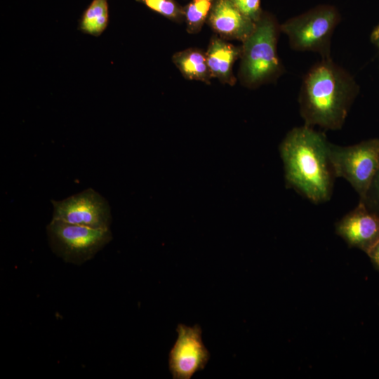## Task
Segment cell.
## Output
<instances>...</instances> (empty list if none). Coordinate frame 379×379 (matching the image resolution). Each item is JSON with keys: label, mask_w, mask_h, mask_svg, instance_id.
Returning a JSON list of instances; mask_svg holds the SVG:
<instances>
[{"label": "cell", "mask_w": 379, "mask_h": 379, "mask_svg": "<svg viewBox=\"0 0 379 379\" xmlns=\"http://www.w3.org/2000/svg\"><path fill=\"white\" fill-rule=\"evenodd\" d=\"M325 135L306 125L291 130L280 145L286 183L314 203L329 200L335 177Z\"/></svg>", "instance_id": "1"}, {"label": "cell", "mask_w": 379, "mask_h": 379, "mask_svg": "<svg viewBox=\"0 0 379 379\" xmlns=\"http://www.w3.org/2000/svg\"><path fill=\"white\" fill-rule=\"evenodd\" d=\"M358 93L353 77L331 59H322L305 75L299 97L305 125L342 128Z\"/></svg>", "instance_id": "2"}, {"label": "cell", "mask_w": 379, "mask_h": 379, "mask_svg": "<svg viewBox=\"0 0 379 379\" xmlns=\"http://www.w3.org/2000/svg\"><path fill=\"white\" fill-rule=\"evenodd\" d=\"M277 31L274 20L261 15L254 31L243 41L241 74L246 84L255 86L280 73L281 65L277 53Z\"/></svg>", "instance_id": "3"}, {"label": "cell", "mask_w": 379, "mask_h": 379, "mask_svg": "<svg viewBox=\"0 0 379 379\" xmlns=\"http://www.w3.org/2000/svg\"><path fill=\"white\" fill-rule=\"evenodd\" d=\"M46 233L52 252L64 262L77 265L92 259L112 239L110 229H93L53 218Z\"/></svg>", "instance_id": "4"}, {"label": "cell", "mask_w": 379, "mask_h": 379, "mask_svg": "<svg viewBox=\"0 0 379 379\" xmlns=\"http://www.w3.org/2000/svg\"><path fill=\"white\" fill-rule=\"evenodd\" d=\"M328 152L335 177L345 179L364 199L379 168V138L346 147L329 142Z\"/></svg>", "instance_id": "5"}, {"label": "cell", "mask_w": 379, "mask_h": 379, "mask_svg": "<svg viewBox=\"0 0 379 379\" xmlns=\"http://www.w3.org/2000/svg\"><path fill=\"white\" fill-rule=\"evenodd\" d=\"M338 22L337 11L322 6L289 19L279 29L287 35L293 49L316 52L326 59L331 58V39Z\"/></svg>", "instance_id": "6"}, {"label": "cell", "mask_w": 379, "mask_h": 379, "mask_svg": "<svg viewBox=\"0 0 379 379\" xmlns=\"http://www.w3.org/2000/svg\"><path fill=\"white\" fill-rule=\"evenodd\" d=\"M53 219L93 229H109L112 215L107 199L88 188L62 200H51Z\"/></svg>", "instance_id": "7"}, {"label": "cell", "mask_w": 379, "mask_h": 379, "mask_svg": "<svg viewBox=\"0 0 379 379\" xmlns=\"http://www.w3.org/2000/svg\"><path fill=\"white\" fill-rule=\"evenodd\" d=\"M176 331L178 338L168 354V368L173 379H190L205 368L210 352L202 340L199 325L179 324Z\"/></svg>", "instance_id": "8"}, {"label": "cell", "mask_w": 379, "mask_h": 379, "mask_svg": "<svg viewBox=\"0 0 379 379\" xmlns=\"http://www.w3.org/2000/svg\"><path fill=\"white\" fill-rule=\"evenodd\" d=\"M335 230L349 246L366 253L379 240V215L359 201L354 209L337 222Z\"/></svg>", "instance_id": "9"}, {"label": "cell", "mask_w": 379, "mask_h": 379, "mask_svg": "<svg viewBox=\"0 0 379 379\" xmlns=\"http://www.w3.org/2000/svg\"><path fill=\"white\" fill-rule=\"evenodd\" d=\"M208 20L213 29L221 35L242 41L255 27V22L241 13L232 0H213Z\"/></svg>", "instance_id": "10"}, {"label": "cell", "mask_w": 379, "mask_h": 379, "mask_svg": "<svg viewBox=\"0 0 379 379\" xmlns=\"http://www.w3.org/2000/svg\"><path fill=\"white\" fill-rule=\"evenodd\" d=\"M240 51L234 46L220 39H213L206 54L211 76L222 81L234 83L232 67Z\"/></svg>", "instance_id": "11"}, {"label": "cell", "mask_w": 379, "mask_h": 379, "mask_svg": "<svg viewBox=\"0 0 379 379\" xmlns=\"http://www.w3.org/2000/svg\"><path fill=\"white\" fill-rule=\"evenodd\" d=\"M173 62L182 73L190 79L208 81L211 76L206 56L196 49H187L177 53Z\"/></svg>", "instance_id": "12"}, {"label": "cell", "mask_w": 379, "mask_h": 379, "mask_svg": "<svg viewBox=\"0 0 379 379\" xmlns=\"http://www.w3.org/2000/svg\"><path fill=\"white\" fill-rule=\"evenodd\" d=\"M108 22L107 0H93L81 15L79 29L83 33L99 36L106 29Z\"/></svg>", "instance_id": "13"}, {"label": "cell", "mask_w": 379, "mask_h": 379, "mask_svg": "<svg viewBox=\"0 0 379 379\" xmlns=\"http://www.w3.org/2000/svg\"><path fill=\"white\" fill-rule=\"evenodd\" d=\"M213 0H192L184 9L188 30L199 31L208 14L210 13Z\"/></svg>", "instance_id": "14"}, {"label": "cell", "mask_w": 379, "mask_h": 379, "mask_svg": "<svg viewBox=\"0 0 379 379\" xmlns=\"http://www.w3.org/2000/svg\"><path fill=\"white\" fill-rule=\"evenodd\" d=\"M149 9L171 19H178L185 15L184 10L174 0H136Z\"/></svg>", "instance_id": "15"}, {"label": "cell", "mask_w": 379, "mask_h": 379, "mask_svg": "<svg viewBox=\"0 0 379 379\" xmlns=\"http://www.w3.org/2000/svg\"><path fill=\"white\" fill-rule=\"evenodd\" d=\"M371 211L379 215V168L373 179L366 197L360 200Z\"/></svg>", "instance_id": "16"}, {"label": "cell", "mask_w": 379, "mask_h": 379, "mask_svg": "<svg viewBox=\"0 0 379 379\" xmlns=\"http://www.w3.org/2000/svg\"><path fill=\"white\" fill-rule=\"evenodd\" d=\"M245 16L257 22L261 16L260 0H232Z\"/></svg>", "instance_id": "17"}, {"label": "cell", "mask_w": 379, "mask_h": 379, "mask_svg": "<svg viewBox=\"0 0 379 379\" xmlns=\"http://www.w3.org/2000/svg\"><path fill=\"white\" fill-rule=\"evenodd\" d=\"M373 265L379 270V240L366 253Z\"/></svg>", "instance_id": "18"}, {"label": "cell", "mask_w": 379, "mask_h": 379, "mask_svg": "<svg viewBox=\"0 0 379 379\" xmlns=\"http://www.w3.org/2000/svg\"><path fill=\"white\" fill-rule=\"evenodd\" d=\"M372 43L379 49V25H378L371 34Z\"/></svg>", "instance_id": "19"}]
</instances>
